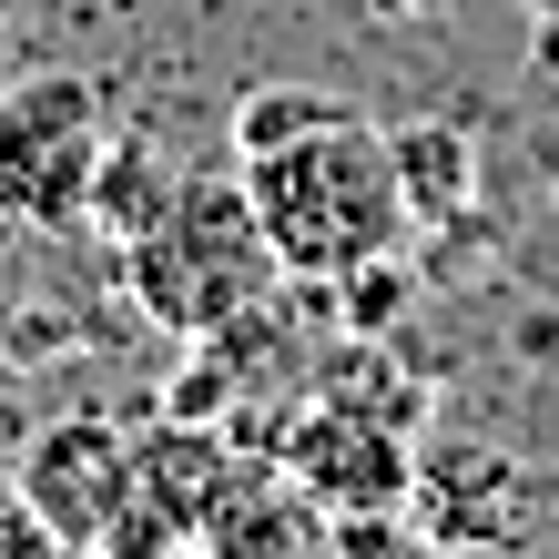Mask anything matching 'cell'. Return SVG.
<instances>
[{
    "instance_id": "52a82bcc",
    "label": "cell",
    "mask_w": 559,
    "mask_h": 559,
    "mask_svg": "<svg viewBox=\"0 0 559 559\" xmlns=\"http://www.w3.org/2000/svg\"><path fill=\"white\" fill-rule=\"evenodd\" d=\"M275 468L306 488L325 519H377V509H407V478H417V448L407 427H386L367 407H295L285 438H275Z\"/></svg>"
},
{
    "instance_id": "ac0fdd59",
    "label": "cell",
    "mask_w": 559,
    "mask_h": 559,
    "mask_svg": "<svg viewBox=\"0 0 559 559\" xmlns=\"http://www.w3.org/2000/svg\"><path fill=\"white\" fill-rule=\"evenodd\" d=\"M549 214H559V174H549Z\"/></svg>"
},
{
    "instance_id": "ba28073f",
    "label": "cell",
    "mask_w": 559,
    "mask_h": 559,
    "mask_svg": "<svg viewBox=\"0 0 559 559\" xmlns=\"http://www.w3.org/2000/svg\"><path fill=\"white\" fill-rule=\"evenodd\" d=\"M386 163H397L407 224H468L478 214V133L468 122H397Z\"/></svg>"
},
{
    "instance_id": "9c48e42d",
    "label": "cell",
    "mask_w": 559,
    "mask_h": 559,
    "mask_svg": "<svg viewBox=\"0 0 559 559\" xmlns=\"http://www.w3.org/2000/svg\"><path fill=\"white\" fill-rule=\"evenodd\" d=\"M356 103L346 92H316V82H254L235 103V153H275L295 133H316V122H346Z\"/></svg>"
},
{
    "instance_id": "7c38bea8",
    "label": "cell",
    "mask_w": 559,
    "mask_h": 559,
    "mask_svg": "<svg viewBox=\"0 0 559 559\" xmlns=\"http://www.w3.org/2000/svg\"><path fill=\"white\" fill-rule=\"evenodd\" d=\"M0 559H61V539L41 530V519H31V499L11 488V509H0Z\"/></svg>"
},
{
    "instance_id": "2e32d148",
    "label": "cell",
    "mask_w": 559,
    "mask_h": 559,
    "mask_svg": "<svg viewBox=\"0 0 559 559\" xmlns=\"http://www.w3.org/2000/svg\"><path fill=\"white\" fill-rule=\"evenodd\" d=\"M0 61H11V0H0Z\"/></svg>"
},
{
    "instance_id": "7a4b0ae2",
    "label": "cell",
    "mask_w": 559,
    "mask_h": 559,
    "mask_svg": "<svg viewBox=\"0 0 559 559\" xmlns=\"http://www.w3.org/2000/svg\"><path fill=\"white\" fill-rule=\"evenodd\" d=\"M122 275H133V306L174 336H235V325H254L265 285H285L265 224H254V193L224 174H183L163 224L122 245Z\"/></svg>"
},
{
    "instance_id": "8992f818",
    "label": "cell",
    "mask_w": 559,
    "mask_h": 559,
    "mask_svg": "<svg viewBox=\"0 0 559 559\" xmlns=\"http://www.w3.org/2000/svg\"><path fill=\"white\" fill-rule=\"evenodd\" d=\"M11 488L31 499V519H41L61 549H103L112 519L133 509V427H112L92 407L31 427L21 457H11Z\"/></svg>"
},
{
    "instance_id": "8fae6325",
    "label": "cell",
    "mask_w": 559,
    "mask_h": 559,
    "mask_svg": "<svg viewBox=\"0 0 559 559\" xmlns=\"http://www.w3.org/2000/svg\"><path fill=\"white\" fill-rule=\"evenodd\" d=\"M336 295H346V336H386V325H407V306H417V285H407L397 254H367V265H346Z\"/></svg>"
},
{
    "instance_id": "e0dca14e",
    "label": "cell",
    "mask_w": 559,
    "mask_h": 559,
    "mask_svg": "<svg viewBox=\"0 0 559 559\" xmlns=\"http://www.w3.org/2000/svg\"><path fill=\"white\" fill-rule=\"evenodd\" d=\"M0 448H11V397H0Z\"/></svg>"
},
{
    "instance_id": "3957f363",
    "label": "cell",
    "mask_w": 559,
    "mask_h": 559,
    "mask_svg": "<svg viewBox=\"0 0 559 559\" xmlns=\"http://www.w3.org/2000/svg\"><path fill=\"white\" fill-rule=\"evenodd\" d=\"M103 82L92 72H21L0 82V214L21 235H61L92 224V183H103Z\"/></svg>"
},
{
    "instance_id": "6da1fadb",
    "label": "cell",
    "mask_w": 559,
    "mask_h": 559,
    "mask_svg": "<svg viewBox=\"0 0 559 559\" xmlns=\"http://www.w3.org/2000/svg\"><path fill=\"white\" fill-rule=\"evenodd\" d=\"M245 193L254 224H265L285 285H336L367 254H397L407 204H397V163H386V133L367 112L316 122L275 153H245Z\"/></svg>"
},
{
    "instance_id": "277c9868",
    "label": "cell",
    "mask_w": 559,
    "mask_h": 559,
    "mask_svg": "<svg viewBox=\"0 0 559 559\" xmlns=\"http://www.w3.org/2000/svg\"><path fill=\"white\" fill-rule=\"evenodd\" d=\"M254 457L235 438H214L204 417H163L133 438V509L112 519V559H174V549H204L214 509L245 488Z\"/></svg>"
},
{
    "instance_id": "30bf717a",
    "label": "cell",
    "mask_w": 559,
    "mask_h": 559,
    "mask_svg": "<svg viewBox=\"0 0 559 559\" xmlns=\"http://www.w3.org/2000/svg\"><path fill=\"white\" fill-rule=\"evenodd\" d=\"M163 204H174V174H163L153 153H133V143H112V153H103V183H92V224H103V235H122V245H133L143 224H163Z\"/></svg>"
},
{
    "instance_id": "4fadbf2b",
    "label": "cell",
    "mask_w": 559,
    "mask_h": 559,
    "mask_svg": "<svg viewBox=\"0 0 559 559\" xmlns=\"http://www.w3.org/2000/svg\"><path fill=\"white\" fill-rule=\"evenodd\" d=\"M530 72L559 82V0H539V21H530Z\"/></svg>"
},
{
    "instance_id": "9a60e30c",
    "label": "cell",
    "mask_w": 559,
    "mask_h": 559,
    "mask_svg": "<svg viewBox=\"0 0 559 559\" xmlns=\"http://www.w3.org/2000/svg\"><path fill=\"white\" fill-rule=\"evenodd\" d=\"M11 235H21V224H11V214H0V265H11Z\"/></svg>"
},
{
    "instance_id": "5bb4252c",
    "label": "cell",
    "mask_w": 559,
    "mask_h": 559,
    "mask_svg": "<svg viewBox=\"0 0 559 559\" xmlns=\"http://www.w3.org/2000/svg\"><path fill=\"white\" fill-rule=\"evenodd\" d=\"M377 21H438V11H457V0H367Z\"/></svg>"
},
{
    "instance_id": "5b68a950",
    "label": "cell",
    "mask_w": 559,
    "mask_h": 559,
    "mask_svg": "<svg viewBox=\"0 0 559 559\" xmlns=\"http://www.w3.org/2000/svg\"><path fill=\"white\" fill-rule=\"evenodd\" d=\"M407 530H417V549H519V539L549 530V509H539V478L509 448L438 438V448H417Z\"/></svg>"
}]
</instances>
